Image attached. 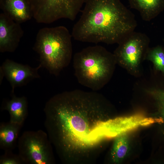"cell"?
<instances>
[{
  "instance_id": "obj_1",
  "label": "cell",
  "mask_w": 164,
  "mask_h": 164,
  "mask_svg": "<svg viewBox=\"0 0 164 164\" xmlns=\"http://www.w3.org/2000/svg\"><path fill=\"white\" fill-rule=\"evenodd\" d=\"M94 91L79 90L65 91L51 98L44 108L45 127L58 153H71L74 143L91 145L98 140L89 128L87 114L105 102Z\"/></svg>"
},
{
  "instance_id": "obj_2",
  "label": "cell",
  "mask_w": 164,
  "mask_h": 164,
  "mask_svg": "<svg viewBox=\"0 0 164 164\" xmlns=\"http://www.w3.org/2000/svg\"><path fill=\"white\" fill-rule=\"evenodd\" d=\"M71 35L82 42L118 44L135 31L134 14L121 0H86Z\"/></svg>"
},
{
  "instance_id": "obj_3",
  "label": "cell",
  "mask_w": 164,
  "mask_h": 164,
  "mask_svg": "<svg viewBox=\"0 0 164 164\" xmlns=\"http://www.w3.org/2000/svg\"><path fill=\"white\" fill-rule=\"evenodd\" d=\"M75 75L78 82L94 91L109 81L116 64L113 53L101 46L85 48L73 57Z\"/></svg>"
},
{
  "instance_id": "obj_4",
  "label": "cell",
  "mask_w": 164,
  "mask_h": 164,
  "mask_svg": "<svg viewBox=\"0 0 164 164\" xmlns=\"http://www.w3.org/2000/svg\"><path fill=\"white\" fill-rule=\"evenodd\" d=\"M72 37L63 26L45 27L38 31L33 49L39 55L40 64L50 74L57 76L70 63Z\"/></svg>"
},
{
  "instance_id": "obj_5",
  "label": "cell",
  "mask_w": 164,
  "mask_h": 164,
  "mask_svg": "<svg viewBox=\"0 0 164 164\" xmlns=\"http://www.w3.org/2000/svg\"><path fill=\"white\" fill-rule=\"evenodd\" d=\"M86 0H26L33 18L40 23L50 24L62 19L73 21Z\"/></svg>"
},
{
  "instance_id": "obj_6",
  "label": "cell",
  "mask_w": 164,
  "mask_h": 164,
  "mask_svg": "<svg viewBox=\"0 0 164 164\" xmlns=\"http://www.w3.org/2000/svg\"><path fill=\"white\" fill-rule=\"evenodd\" d=\"M51 144L47 133L42 130L25 131L18 139V155L24 164H52Z\"/></svg>"
},
{
  "instance_id": "obj_7",
  "label": "cell",
  "mask_w": 164,
  "mask_h": 164,
  "mask_svg": "<svg viewBox=\"0 0 164 164\" xmlns=\"http://www.w3.org/2000/svg\"><path fill=\"white\" fill-rule=\"evenodd\" d=\"M150 39L145 33L132 32L118 44L113 54L116 63L136 75L149 49Z\"/></svg>"
},
{
  "instance_id": "obj_8",
  "label": "cell",
  "mask_w": 164,
  "mask_h": 164,
  "mask_svg": "<svg viewBox=\"0 0 164 164\" xmlns=\"http://www.w3.org/2000/svg\"><path fill=\"white\" fill-rule=\"evenodd\" d=\"M41 67L40 64L34 68L6 59L0 68V82L5 77L11 86V93H14L16 87L26 85L34 79L39 78L38 71Z\"/></svg>"
},
{
  "instance_id": "obj_9",
  "label": "cell",
  "mask_w": 164,
  "mask_h": 164,
  "mask_svg": "<svg viewBox=\"0 0 164 164\" xmlns=\"http://www.w3.org/2000/svg\"><path fill=\"white\" fill-rule=\"evenodd\" d=\"M21 24L3 12L0 14V52L12 53L17 48L24 31Z\"/></svg>"
},
{
  "instance_id": "obj_10",
  "label": "cell",
  "mask_w": 164,
  "mask_h": 164,
  "mask_svg": "<svg viewBox=\"0 0 164 164\" xmlns=\"http://www.w3.org/2000/svg\"><path fill=\"white\" fill-rule=\"evenodd\" d=\"M3 12L20 24L32 18L29 6L26 0H0Z\"/></svg>"
},
{
  "instance_id": "obj_11",
  "label": "cell",
  "mask_w": 164,
  "mask_h": 164,
  "mask_svg": "<svg viewBox=\"0 0 164 164\" xmlns=\"http://www.w3.org/2000/svg\"><path fill=\"white\" fill-rule=\"evenodd\" d=\"M11 98L6 101L2 109L7 111L11 122L23 125L28 115V101L23 96L18 97L11 93Z\"/></svg>"
},
{
  "instance_id": "obj_12",
  "label": "cell",
  "mask_w": 164,
  "mask_h": 164,
  "mask_svg": "<svg viewBox=\"0 0 164 164\" xmlns=\"http://www.w3.org/2000/svg\"><path fill=\"white\" fill-rule=\"evenodd\" d=\"M23 125L8 122L0 124V148L4 152L12 151L16 145L19 135Z\"/></svg>"
},
{
  "instance_id": "obj_13",
  "label": "cell",
  "mask_w": 164,
  "mask_h": 164,
  "mask_svg": "<svg viewBox=\"0 0 164 164\" xmlns=\"http://www.w3.org/2000/svg\"><path fill=\"white\" fill-rule=\"evenodd\" d=\"M131 8L138 11L143 20L149 21L164 7V0H128Z\"/></svg>"
},
{
  "instance_id": "obj_14",
  "label": "cell",
  "mask_w": 164,
  "mask_h": 164,
  "mask_svg": "<svg viewBox=\"0 0 164 164\" xmlns=\"http://www.w3.org/2000/svg\"><path fill=\"white\" fill-rule=\"evenodd\" d=\"M129 149L128 136L125 133L117 135L114 142L111 152L112 160L114 163L121 161L126 155Z\"/></svg>"
},
{
  "instance_id": "obj_15",
  "label": "cell",
  "mask_w": 164,
  "mask_h": 164,
  "mask_svg": "<svg viewBox=\"0 0 164 164\" xmlns=\"http://www.w3.org/2000/svg\"><path fill=\"white\" fill-rule=\"evenodd\" d=\"M145 58L152 62L155 68L164 74V51L161 48L149 49Z\"/></svg>"
},
{
  "instance_id": "obj_16",
  "label": "cell",
  "mask_w": 164,
  "mask_h": 164,
  "mask_svg": "<svg viewBox=\"0 0 164 164\" xmlns=\"http://www.w3.org/2000/svg\"><path fill=\"white\" fill-rule=\"evenodd\" d=\"M4 152V153L0 157V164H24L18 154H15L12 151Z\"/></svg>"
},
{
  "instance_id": "obj_17",
  "label": "cell",
  "mask_w": 164,
  "mask_h": 164,
  "mask_svg": "<svg viewBox=\"0 0 164 164\" xmlns=\"http://www.w3.org/2000/svg\"><path fill=\"white\" fill-rule=\"evenodd\" d=\"M145 90L146 92L153 97L157 100L159 109L164 118V91L153 88Z\"/></svg>"
}]
</instances>
